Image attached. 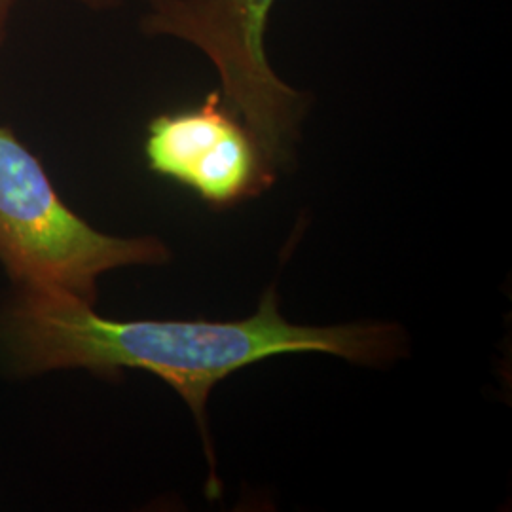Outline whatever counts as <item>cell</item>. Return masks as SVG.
<instances>
[{
    "label": "cell",
    "mask_w": 512,
    "mask_h": 512,
    "mask_svg": "<svg viewBox=\"0 0 512 512\" xmlns=\"http://www.w3.org/2000/svg\"><path fill=\"white\" fill-rule=\"evenodd\" d=\"M129 0H84V4H88L93 10H110V8H118L122 4H126ZM147 4H152L156 0H143Z\"/></svg>",
    "instance_id": "obj_6"
},
{
    "label": "cell",
    "mask_w": 512,
    "mask_h": 512,
    "mask_svg": "<svg viewBox=\"0 0 512 512\" xmlns=\"http://www.w3.org/2000/svg\"><path fill=\"white\" fill-rule=\"evenodd\" d=\"M18 0H0V46L4 44V38L8 33V25L12 19V12L16 8Z\"/></svg>",
    "instance_id": "obj_5"
},
{
    "label": "cell",
    "mask_w": 512,
    "mask_h": 512,
    "mask_svg": "<svg viewBox=\"0 0 512 512\" xmlns=\"http://www.w3.org/2000/svg\"><path fill=\"white\" fill-rule=\"evenodd\" d=\"M145 158L150 171L183 184L213 207L255 198L277 179L255 135L220 90L196 107L154 116Z\"/></svg>",
    "instance_id": "obj_4"
},
{
    "label": "cell",
    "mask_w": 512,
    "mask_h": 512,
    "mask_svg": "<svg viewBox=\"0 0 512 512\" xmlns=\"http://www.w3.org/2000/svg\"><path fill=\"white\" fill-rule=\"evenodd\" d=\"M171 253L152 236L118 238L95 230L55 192L44 165L0 126V266L12 287L97 302L103 274L162 266Z\"/></svg>",
    "instance_id": "obj_2"
},
{
    "label": "cell",
    "mask_w": 512,
    "mask_h": 512,
    "mask_svg": "<svg viewBox=\"0 0 512 512\" xmlns=\"http://www.w3.org/2000/svg\"><path fill=\"white\" fill-rule=\"evenodd\" d=\"M403 329L393 323L304 327L277 308L274 289L255 315L239 321H118L67 294L16 289L0 296V370L33 378L54 370L101 376L124 368L145 370L171 385L202 429L213 467L205 406L211 389L230 374L287 353H329L359 365L382 366L404 351Z\"/></svg>",
    "instance_id": "obj_1"
},
{
    "label": "cell",
    "mask_w": 512,
    "mask_h": 512,
    "mask_svg": "<svg viewBox=\"0 0 512 512\" xmlns=\"http://www.w3.org/2000/svg\"><path fill=\"white\" fill-rule=\"evenodd\" d=\"M277 0H156L141 31L200 50L220 78V93L251 129L275 171L293 162L306 93L281 80L266 54L268 18Z\"/></svg>",
    "instance_id": "obj_3"
}]
</instances>
